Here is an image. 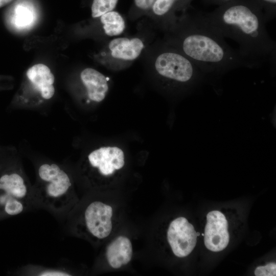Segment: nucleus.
<instances>
[{"label": "nucleus", "instance_id": "nucleus-1", "mask_svg": "<svg viewBox=\"0 0 276 276\" xmlns=\"http://www.w3.org/2000/svg\"><path fill=\"white\" fill-rule=\"evenodd\" d=\"M168 32V43L189 58L204 74L257 66L238 49L229 45L204 17L183 16Z\"/></svg>", "mask_w": 276, "mask_h": 276}, {"label": "nucleus", "instance_id": "nucleus-2", "mask_svg": "<svg viewBox=\"0 0 276 276\" xmlns=\"http://www.w3.org/2000/svg\"><path fill=\"white\" fill-rule=\"evenodd\" d=\"M224 38L235 41L245 58L257 66L275 64L276 43L269 35L264 16L249 6L236 4L204 17Z\"/></svg>", "mask_w": 276, "mask_h": 276}, {"label": "nucleus", "instance_id": "nucleus-3", "mask_svg": "<svg viewBox=\"0 0 276 276\" xmlns=\"http://www.w3.org/2000/svg\"><path fill=\"white\" fill-rule=\"evenodd\" d=\"M35 208L44 209L56 216L63 217L75 201L71 178L61 166L44 163L37 169V182L33 187Z\"/></svg>", "mask_w": 276, "mask_h": 276}, {"label": "nucleus", "instance_id": "nucleus-4", "mask_svg": "<svg viewBox=\"0 0 276 276\" xmlns=\"http://www.w3.org/2000/svg\"><path fill=\"white\" fill-rule=\"evenodd\" d=\"M33 187L20 168L0 175V215L15 216L35 208Z\"/></svg>", "mask_w": 276, "mask_h": 276}, {"label": "nucleus", "instance_id": "nucleus-5", "mask_svg": "<svg viewBox=\"0 0 276 276\" xmlns=\"http://www.w3.org/2000/svg\"><path fill=\"white\" fill-rule=\"evenodd\" d=\"M153 65L160 78L178 85H193L204 75L189 58L169 43L157 53Z\"/></svg>", "mask_w": 276, "mask_h": 276}, {"label": "nucleus", "instance_id": "nucleus-6", "mask_svg": "<svg viewBox=\"0 0 276 276\" xmlns=\"http://www.w3.org/2000/svg\"><path fill=\"white\" fill-rule=\"evenodd\" d=\"M144 47L139 37L116 38L108 42L102 55L109 68L118 70L137 59Z\"/></svg>", "mask_w": 276, "mask_h": 276}, {"label": "nucleus", "instance_id": "nucleus-7", "mask_svg": "<svg viewBox=\"0 0 276 276\" xmlns=\"http://www.w3.org/2000/svg\"><path fill=\"white\" fill-rule=\"evenodd\" d=\"M112 216L111 206L100 201H94L84 210L83 225L93 237L98 239L105 238L112 231Z\"/></svg>", "mask_w": 276, "mask_h": 276}, {"label": "nucleus", "instance_id": "nucleus-8", "mask_svg": "<svg viewBox=\"0 0 276 276\" xmlns=\"http://www.w3.org/2000/svg\"><path fill=\"white\" fill-rule=\"evenodd\" d=\"M194 226L183 217L172 221L168 229L167 239L175 256L182 258L189 255L196 244Z\"/></svg>", "mask_w": 276, "mask_h": 276}, {"label": "nucleus", "instance_id": "nucleus-9", "mask_svg": "<svg viewBox=\"0 0 276 276\" xmlns=\"http://www.w3.org/2000/svg\"><path fill=\"white\" fill-rule=\"evenodd\" d=\"M204 240L206 247L212 251L222 250L229 242L228 223L225 216L218 211L209 212L206 216Z\"/></svg>", "mask_w": 276, "mask_h": 276}, {"label": "nucleus", "instance_id": "nucleus-10", "mask_svg": "<svg viewBox=\"0 0 276 276\" xmlns=\"http://www.w3.org/2000/svg\"><path fill=\"white\" fill-rule=\"evenodd\" d=\"M90 166L97 168L99 173L108 176L115 170L123 168L125 164L123 151L117 147H101L90 152L88 155Z\"/></svg>", "mask_w": 276, "mask_h": 276}, {"label": "nucleus", "instance_id": "nucleus-11", "mask_svg": "<svg viewBox=\"0 0 276 276\" xmlns=\"http://www.w3.org/2000/svg\"><path fill=\"white\" fill-rule=\"evenodd\" d=\"M80 78L90 100L100 102L104 99L109 89L108 78L90 67L86 68L81 72Z\"/></svg>", "mask_w": 276, "mask_h": 276}, {"label": "nucleus", "instance_id": "nucleus-12", "mask_svg": "<svg viewBox=\"0 0 276 276\" xmlns=\"http://www.w3.org/2000/svg\"><path fill=\"white\" fill-rule=\"evenodd\" d=\"M27 76L43 99L49 100L53 97L55 77L47 66L41 63L35 64L28 70Z\"/></svg>", "mask_w": 276, "mask_h": 276}, {"label": "nucleus", "instance_id": "nucleus-13", "mask_svg": "<svg viewBox=\"0 0 276 276\" xmlns=\"http://www.w3.org/2000/svg\"><path fill=\"white\" fill-rule=\"evenodd\" d=\"M132 256V246L126 237L119 236L107 247L106 257L110 266L115 269L128 264Z\"/></svg>", "mask_w": 276, "mask_h": 276}, {"label": "nucleus", "instance_id": "nucleus-14", "mask_svg": "<svg viewBox=\"0 0 276 276\" xmlns=\"http://www.w3.org/2000/svg\"><path fill=\"white\" fill-rule=\"evenodd\" d=\"M179 1L181 0H156L150 9L162 27L167 31L177 20L173 10Z\"/></svg>", "mask_w": 276, "mask_h": 276}, {"label": "nucleus", "instance_id": "nucleus-15", "mask_svg": "<svg viewBox=\"0 0 276 276\" xmlns=\"http://www.w3.org/2000/svg\"><path fill=\"white\" fill-rule=\"evenodd\" d=\"M105 34L108 36L121 35L126 28L125 21L117 11L112 10L100 17Z\"/></svg>", "mask_w": 276, "mask_h": 276}, {"label": "nucleus", "instance_id": "nucleus-16", "mask_svg": "<svg viewBox=\"0 0 276 276\" xmlns=\"http://www.w3.org/2000/svg\"><path fill=\"white\" fill-rule=\"evenodd\" d=\"M20 274L24 275L37 276H70L72 273L64 267H46L27 265L19 269Z\"/></svg>", "mask_w": 276, "mask_h": 276}, {"label": "nucleus", "instance_id": "nucleus-17", "mask_svg": "<svg viewBox=\"0 0 276 276\" xmlns=\"http://www.w3.org/2000/svg\"><path fill=\"white\" fill-rule=\"evenodd\" d=\"M118 0H93L91 7V16L94 18L100 17L103 14L113 10Z\"/></svg>", "mask_w": 276, "mask_h": 276}, {"label": "nucleus", "instance_id": "nucleus-18", "mask_svg": "<svg viewBox=\"0 0 276 276\" xmlns=\"http://www.w3.org/2000/svg\"><path fill=\"white\" fill-rule=\"evenodd\" d=\"M33 19V14L29 9L19 6L16 9L14 23L17 27L26 28L32 23Z\"/></svg>", "mask_w": 276, "mask_h": 276}, {"label": "nucleus", "instance_id": "nucleus-19", "mask_svg": "<svg viewBox=\"0 0 276 276\" xmlns=\"http://www.w3.org/2000/svg\"><path fill=\"white\" fill-rule=\"evenodd\" d=\"M276 265L274 263H269L265 266L258 267L255 271L256 276H273L276 275Z\"/></svg>", "mask_w": 276, "mask_h": 276}, {"label": "nucleus", "instance_id": "nucleus-20", "mask_svg": "<svg viewBox=\"0 0 276 276\" xmlns=\"http://www.w3.org/2000/svg\"><path fill=\"white\" fill-rule=\"evenodd\" d=\"M156 0H134V4L137 10L142 12L150 10Z\"/></svg>", "mask_w": 276, "mask_h": 276}, {"label": "nucleus", "instance_id": "nucleus-21", "mask_svg": "<svg viewBox=\"0 0 276 276\" xmlns=\"http://www.w3.org/2000/svg\"><path fill=\"white\" fill-rule=\"evenodd\" d=\"M263 2L270 5L274 6L276 3V0H262Z\"/></svg>", "mask_w": 276, "mask_h": 276}, {"label": "nucleus", "instance_id": "nucleus-22", "mask_svg": "<svg viewBox=\"0 0 276 276\" xmlns=\"http://www.w3.org/2000/svg\"><path fill=\"white\" fill-rule=\"evenodd\" d=\"M12 0H0V7L4 6Z\"/></svg>", "mask_w": 276, "mask_h": 276}, {"label": "nucleus", "instance_id": "nucleus-23", "mask_svg": "<svg viewBox=\"0 0 276 276\" xmlns=\"http://www.w3.org/2000/svg\"><path fill=\"white\" fill-rule=\"evenodd\" d=\"M221 1H224V2H229V1H231L232 0H220Z\"/></svg>", "mask_w": 276, "mask_h": 276}, {"label": "nucleus", "instance_id": "nucleus-24", "mask_svg": "<svg viewBox=\"0 0 276 276\" xmlns=\"http://www.w3.org/2000/svg\"><path fill=\"white\" fill-rule=\"evenodd\" d=\"M196 235H197V236H199L200 235L199 233H198V232L196 233Z\"/></svg>", "mask_w": 276, "mask_h": 276}, {"label": "nucleus", "instance_id": "nucleus-25", "mask_svg": "<svg viewBox=\"0 0 276 276\" xmlns=\"http://www.w3.org/2000/svg\"><path fill=\"white\" fill-rule=\"evenodd\" d=\"M204 234H202V236H204Z\"/></svg>", "mask_w": 276, "mask_h": 276}]
</instances>
